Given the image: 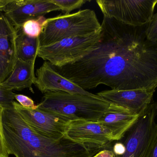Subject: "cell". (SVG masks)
<instances>
[{
	"instance_id": "obj_1",
	"label": "cell",
	"mask_w": 157,
	"mask_h": 157,
	"mask_svg": "<svg viewBox=\"0 0 157 157\" xmlns=\"http://www.w3.org/2000/svg\"><path fill=\"white\" fill-rule=\"evenodd\" d=\"M149 23L136 26L103 16L97 49L73 63L52 67L86 90L101 84L116 90L156 88L157 41L147 38Z\"/></svg>"
},
{
	"instance_id": "obj_2",
	"label": "cell",
	"mask_w": 157,
	"mask_h": 157,
	"mask_svg": "<svg viewBox=\"0 0 157 157\" xmlns=\"http://www.w3.org/2000/svg\"><path fill=\"white\" fill-rule=\"evenodd\" d=\"M109 102L97 96L63 92L44 94L38 108L69 119L97 122L105 112Z\"/></svg>"
},
{
	"instance_id": "obj_3",
	"label": "cell",
	"mask_w": 157,
	"mask_h": 157,
	"mask_svg": "<svg viewBox=\"0 0 157 157\" xmlns=\"http://www.w3.org/2000/svg\"><path fill=\"white\" fill-rule=\"evenodd\" d=\"M95 11L89 9L47 19L39 37V47L48 46L63 39L87 36L101 30Z\"/></svg>"
},
{
	"instance_id": "obj_4",
	"label": "cell",
	"mask_w": 157,
	"mask_h": 157,
	"mask_svg": "<svg viewBox=\"0 0 157 157\" xmlns=\"http://www.w3.org/2000/svg\"><path fill=\"white\" fill-rule=\"evenodd\" d=\"M100 31L87 36L63 39L53 44L39 47L37 56L56 67L73 63L97 49Z\"/></svg>"
},
{
	"instance_id": "obj_5",
	"label": "cell",
	"mask_w": 157,
	"mask_h": 157,
	"mask_svg": "<svg viewBox=\"0 0 157 157\" xmlns=\"http://www.w3.org/2000/svg\"><path fill=\"white\" fill-rule=\"evenodd\" d=\"M157 102L152 101L126 133V150L120 157H148L157 132Z\"/></svg>"
},
{
	"instance_id": "obj_6",
	"label": "cell",
	"mask_w": 157,
	"mask_h": 157,
	"mask_svg": "<svg viewBox=\"0 0 157 157\" xmlns=\"http://www.w3.org/2000/svg\"><path fill=\"white\" fill-rule=\"evenodd\" d=\"M96 2L103 16L137 26L151 21L157 0H98Z\"/></svg>"
},
{
	"instance_id": "obj_7",
	"label": "cell",
	"mask_w": 157,
	"mask_h": 157,
	"mask_svg": "<svg viewBox=\"0 0 157 157\" xmlns=\"http://www.w3.org/2000/svg\"><path fill=\"white\" fill-rule=\"evenodd\" d=\"M14 108L25 122L40 134L52 140H60L64 137L69 119L38 108H24L13 101Z\"/></svg>"
},
{
	"instance_id": "obj_8",
	"label": "cell",
	"mask_w": 157,
	"mask_h": 157,
	"mask_svg": "<svg viewBox=\"0 0 157 157\" xmlns=\"http://www.w3.org/2000/svg\"><path fill=\"white\" fill-rule=\"evenodd\" d=\"M64 137L97 152L113 141L110 132L103 125L84 120L69 121Z\"/></svg>"
},
{
	"instance_id": "obj_9",
	"label": "cell",
	"mask_w": 157,
	"mask_h": 157,
	"mask_svg": "<svg viewBox=\"0 0 157 157\" xmlns=\"http://www.w3.org/2000/svg\"><path fill=\"white\" fill-rule=\"evenodd\" d=\"M61 11L49 0H12L3 12L16 28L29 20L54 11Z\"/></svg>"
},
{
	"instance_id": "obj_10",
	"label": "cell",
	"mask_w": 157,
	"mask_h": 157,
	"mask_svg": "<svg viewBox=\"0 0 157 157\" xmlns=\"http://www.w3.org/2000/svg\"><path fill=\"white\" fill-rule=\"evenodd\" d=\"M35 85L43 94L51 92H63L96 97L59 73L52 65L45 61L36 73Z\"/></svg>"
},
{
	"instance_id": "obj_11",
	"label": "cell",
	"mask_w": 157,
	"mask_h": 157,
	"mask_svg": "<svg viewBox=\"0 0 157 157\" xmlns=\"http://www.w3.org/2000/svg\"><path fill=\"white\" fill-rule=\"evenodd\" d=\"M16 37V27L0 12V84L10 75L17 60Z\"/></svg>"
},
{
	"instance_id": "obj_12",
	"label": "cell",
	"mask_w": 157,
	"mask_h": 157,
	"mask_svg": "<svg viewBox=\"0 0 157 157\" xmlns=\"http://www.w3.org/2000/svg\"><path fill=\"white\" fill-rule=\"evenodd\" d=\"M156 88L132 90H109L97 95L110 103L123 107L133 113L139 114L153 101Z\"/></svg>"
},
{
	"instance_id": "obj_13",
	"label": "cell",
	"mask_w": 157,
	"mask_h": 157,
	"mask_svg": "<svg viewBox=\"0 0 157 157\" xmlns=\"http://www.w3.org/2000/svg\"><path fill=\"white\" fill-rule=\"evenodd\" d=\"M139 114L133 113L121 106L110 103L107 110L97 122L110 132L113 141H119L134 124Z\"/></svg>"
},
{
	"instance_id": "obj_14",
	"label": "cell",
	"mask_w": 157,
	"mask_h": 157,
	"mask_svg": "<svg viewBox=\"0 0 157 157\" xmlns=\"http://www.w3.org/2000/svg\"><path fill=\"white\" fill-rule=\"evenodd\" d=\"M35 62H28L17 59L13 69L8 77L1 84L7 90H20L29 88L33 92L32 85L35 84Z\"/></svg>"
},
{
	"instance_id": "obj_15",
	"label": "cell",
	"mask_w": 157,
	"mask_h": 157,
	"mask_svg": "<svg viewBox=\"0 0 157 157\" xmlns=\"http://www.w3.org/2000/svg\"><path fill=\"white\" fill-rule=\"evenodd\" d=\"M16 28L17 59L28 62H35L39 48V37H30L24 33L21 27Z\"/></svg>"
},
{
	"instance_id": "obj_16",
	"label": "cell",
	"mask_w": 157,
	"mask_h": 157,
	"mask_svg": "<svg viewBox=\"0 0 157 157\" xmlns=\"http://www.w3.org/2000/svg\"><path fill=\"white\" fill-rule=\"evenodd\" d=\"M47 18L44 16L29 19L22 25L24 33L30 37L38 38L43 31L47 21Z\"/></svg>"
},
{
	"instance_id": "obj_17",
	"label": "cell",
	"mask_w": 157,
	"mask_h": 157,
	"mask_svg": "<svg viewBox=\"0 0 157 157\" xmlns=\"http://www.w3.org/2000/svg\"><path fill=\"white\" fill-rule=\"evenodd\" d=\"M50 2L59 6L63 14H70L71 11L80 8L87 0H49Z\"/></svg>"
},
{
	"instance_id": "obj_18",
	"label": "cell",
	"mask_w": 157,
	"mask_h": 157,
	"mask_svg": "<svg viewBox=\"0 0 157 157\" xmlns=\"http://www.w3.org/2000/svg\"><path fill=\"white\" fill-rule=\"evenodd\" d=\"M15 94L13 91L5 89L0 84V107L4 108L13 106Z\"/></svg>"
},
{
	"instance_id": "obj_19",
	"label": "cell",
	"mask_w": 157,
	"mask_h": 157,
	"mask_svg": "<svg viewBox=\"0 0 157 157\" xmlns=\"http://www.w3.org/2000/svg\"><path fill=\"white\" fill-rule=\"evenodd\" d=\"M148 39L153 41H157V13L153 15L146 30Z\"/></svg>"
},
{
	"instance_id": "obj_20",
	"label": "cell",
	"mask_w": 157,
	"mask_h": 157,
	"mask_svg": "<svg viewBox=\"0 0 157 157\" xmlns=\"http://www.w3.org/2000/svg\"><path fill=\"white\" fill-rule=\"evenodd\" d=\"M14 98L17 103L24 108L36 109L37 107V105H35L33 100L27 96L21 94H15Z\"/></svg>"
},
{
	"instance_id": "obj_21",
	"label": "cell",
	"mask_w": 157,
	"mask_h": 157,
	"mask_svg": "<svg viewBox=\"0 0 157 157\" xmlns=\"http://www.w3.org/2000/svg\"><path fill=\"white\" fill-rule=\"evenodd\" d=\"M3 108L0 107V157H9V155L5 143L2 127V118Z\"/></svg>"
},
{
	"instance_id": "obj_22",
	"label": "cell",
	"mask_w": 157,
	"mask_h": 157,
	"mask_svg": "<svg viewBox=\"0 0 157 157\" xmlns=\"http://www.w3.org/2000/svg\"><path fill=\"white\" fill-rule=\"evenodd\" d=\"M125 147L124 144L121 143H117L113 147V152L114 155L118 156H121L125 152Z\"/></svg>"
},
{
	"instance_id": "obj_23",
	"label": "cell",
	"mask_w": 157,
	"mask_h": 157,
	"mask_svg": "<svg viewBox=\"0 0 157 157\" xmlns=\"http://www.w3.org/2000/svg\"><path fill=\"white\" fill-rule=\"evenodd\" d=\"M91 157H115V155L113 151L104 149Z\"/></svg>"
},
{
	"instance_id": "obj_24",
	"label": "cell",
	"mask_w": 157,
	"mask_h": 157,
	"mask_svg": "<svg viewBox=\"0 0 157 157\" xmlns=\"http://www.w3.org/2000/svg\"><path fill=\"white\" fill-rule=\"evenodd\" d=\"M148 157H157V132Z\"/></svg>"
},
{
	"instance_id": "obj_25",
	"label": "cell",
	"mask_w": 157,
	"mask_h": 157,
	"mask_svg": "<svg viewBox=\"0 0 157 157\" xmlns=\"http://www.w3.org/2000/svg\"><path fill=\"white\" fill-rule=\"evenodd\" d=\"M12 0H0V12H3L6 6Z\"/></svg>"
}]
</instances>
